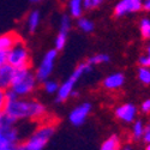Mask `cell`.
<instances>
[{
	"label": "cell",
	"mask_w": 150,
	"mask_h": 150,
	"mask_svg": "<svg viewBox=\"0 0 150 150\" xmlns=\"http://www.w3.org/2000/svg\"><path fill=\"white\" fill-rule=\"evenodd\" d=\"M5 112L16 121L18 120H41L47 115V109L45 105L36 100H28L17 97L7 101Z\"/></svg>",
	"instance_id": "cell-1"
},
{
	"label": "cell",
	"mask_w": 150,
	"mask_h": 150,
	"mask_svg": "<svg viewBox=\"0 0 150 150\" xmlns=\"http://www.w3.org/2000/svg\"><path fill=\"white\" fill-rule=\"evenodd\" d=\"M36 84L37 78L35 73L31 72L30 67L16 69L15 78L12 81L10 90L13 91L17 97H25L36 89Z\"/></svg>",
	"instance_id": "cell-2"
},
{
	"label": "cell",
	"mask_w": 150,
	"mask_h": 150,
	"mask_svg": "<svg viewBox=\"0 0 150 150\" xmlns=\"http://www.w3.org/2000/svg\"><path fill=\"white\" fill-rule=\"evenodd\" d=\"M55 132V126L53 124H43L29 138L21 144L16 145V150H42L45 145L49 142Z\"/></svg>",
	"instance_id": "cell-3"
},
{
	"label": "cell",
	"mask_w": 150,
	"mask_h": 150,
	"mask_svg": "<svg viewBox=\"0 0 150 150\" xmlns=\"http://www.w3.org/2000/svg\"><path fill=\"white\" fill-rule=\"evenodd\" d=\"M91 65L88 61L81 62V64L74 69V71L71 73V76L59 86V90L57 91V101L58 102H64L67 98H70L71 93L74 90V85L81 79L83 74L88 73L91 71Z\"/></svg>",
	"instance_id": "cell-4"
},
{
	"label": "cell",
	"mask_w": 150,
	"mask_h": 150,
	"mask_svg": "<svg viewBox=\"0 0 150 150\" xmlns=\"http://www.w3.org/2000/svg\"><path fill=\"white\" fill-rule=\"evenodd\" d=\"M7 64L15 69H24L30 66L29 51L22 40L17 42L10 51H7Z\"/></svg>",
	"instance_id": "cell-5"
},
{
	"label": "cell",
	"mask_w": 150,
	"mask_h": 150,
	"mask_svg": "<svg viewBox=\"0 0 150 150\" xmlns=\"http://www.w3.org/2000/svg\"><path fill=\"white\" fill-rule=\"evenodd\" d=\"M57 57H58L57 49H51V51H48L45 54L40 66L37 67V70L35 72V76H36L37 81L45 82V81L49 79V76L52 74L53 69H54V62L57 60Z\"/></svg>",
	"instance_id": "cell-6"
},
{
	"label": "cell",
	"mask_w": 150,
	"mask_h": 150,
	"mask_svg": "<svg viewBox=\"0 0 150 150\" xmlns=\"http://www.w3.org/2000/svg\"><path fill=\"white\" fill-rule=\"evenodd\" d=\"M143 8V0H120L114 7L115 17H122L125 15L138 12Z\"/></svg>",
	"instance_id": "cell-7"
},
{
	"label": "cell",
	"mask_w": 150,
	"mask_h": 150,
	"mask_svg": "<svg viewBox=\"0 0 150 150\" xmlns=\"http://www.w3.org/2000/svg\"><path fill=\"white\" fill-rule=\"evenodd\" d=\"M90 112H91V105L89 102L82 103L71 110V113L69 115V120L73 126H81V125L85 122L86 118L90 114Z\"/></svg>",
	"instance_id": "cell-8"
},
{
	"label": "cell",
	"mask_w": 150,
	"mask_h": 150,
	"mask_svg": "<svg viewBox=\"0 0 150 150\" xmlns=\"http://www.w3.org/2000/svg\"><path fill=\"white\" fill-rule=\"evenodd\" d=\"M18 137V131L15 127V125L0 127V149L6 146H16Z\"/></svg>",
	"instance_id": "cell-9"
},
{
	"label": "cell",
	"mask_w": 150,
	"mask_h": 150,
	"mask_svg": "<svg viewBox=\"0 0 150 150\" xmlns=\"http://www.w3.org/2000/svg\"><path fill=\"white\" fill-rule=\"evenodd\" d=\"M115 117L125 122H131L137 115V108L132 103H124L115 108Z\"/></svg>",
	"instance_id": "cell-10"
},
{
	"label": "cell",
	"mask_w": 150,
	"mask_h": 150,
	"mask_svg": "<svg viewBox=\"0 0 150 150\" xmlns=\"http://www.w3.org/2000/svg\"><path fill=\"white\" fill-rule=\"evenodd\" d=\"M15 73H16V69L7 64V62L3 66H0V88L5 90L10 89L12 81L15 78Z\"/></svg>",
	"instance_id": "cell-11"
},
{
	"label": "cell",
	"mask_w": 150,
	"mask_h": 150,
	"mask_svg": "<svg viewBox=\"0 0 150 150\" xmlns=\"http://www.w3.org/2000/svg\"><path fill=\"white\" fill-rule=\"evenodd\" d=\"M124 82H125L124 74L120 73V72H117V73H112V74H109V76H107L103 79L102 84L108 90H117V89L121 88Z\"/></svg>",
	"instance_id": "cell-12"
},
{
	"label": "cell",
	"mask_w": 150,
	"mask_h": 150,
	"mask_svg": "<svg viewBox=\"0 0 150 150\" xmlns=\"http://www.w3.org/2000/svg\"><path fill=\"white\" fill-rule=\"evenodd\" d=\"M19 41L21 37L16 33H6L4 35H0V51L7 52Z\"/></svg>",
	"instance_id": "cell-13"
},
{
	"label": "cell",
	"mask_w": 150,
	"mask_h": 150,
	"mask_svg": "<svg viewBox=\"0 0 150 150\" xmlns=\"http://www.w3.org/2000/svg\"><path fill=\"white\" fill-rule=\"evenodd\" d=\"M84 10L83 0H69V11L70 16L73 18H81Z\"/></svg>",
	"instance_id": "cell-14"
},
{
	"label": "cell",
	"mask_w": 150,
	"mask_h": 150,
	"mask_svg": "<svg viewBox=\"0 0 150 150\" xmlns=\"http://www.w3.org/2000/svg\"><path fill=\"white\" fill-rule=\"evenodd\" d=\"M40 22H41V13L37 10H34L31 11L28 18H27V27H28V30L30 33H34L37 28L40 25Z\"/></svg>",
	"instance_id": "cell-15"
},
{
	"label": "cell",
	"mask_w": 150,
	"mask_h": 150,
	"mask_svg": "<svg viewBox=\"0 0 150 150\" xmlns=\"http://www.w3.org/2000/svg\"><path fill=\"white\" fill-rule=\"evenodd\" d=\"M100 150H120V139L117 134H112L110 137L101 144Z\"/></svg>",
	"instance_id": "cell-16"
},
{
	"label": "cell",
	"mask_w": 150,
	"mask_h": 150,
	"mask_svg": "<svg viewBox=\"0 0 150 150\" xmlns=\"http://www.w3.org/2000/svg\"><path fill=\"white\" fill-rule=\"evenodd\" d=\"M77 24H78V28H79L83 33H86V34L93 33V31H94V28H95L94 23H93L90 19H88V18H82V17L78 18Z\"/></svg>",
	"instance_id": "cell-17"
},
{
	"label": "cell",
	"mask_w": 150,
	"mask_h": 150,
	"mask_svg": "<svg viewBox=\"0 0 150 150\" xmlns=\"http://www.w3.org/2000/svg\"><path fill=\"white\" fill-rule=\"evenodd\" d=\"M86 61H88L91 66H94V65H100V64H106V62L109 61V55L100 53V54H96V55L90 57Z\"/></svg>",
	"instance_id": "cell-18"
},
{
	"label": "cell",
	"mask_w": 150,
	"mask_h": 150,
	"mask_svg": "<svg viewBox=\"0 0 150 150\" xmlns=\"http://www.w3.org/2000/svg\"><path fill=\"white\" fill-rule=\"evenodd\" d=\"M71 29V18L69 15H64L60 19V25H59V33L67 34L70 33Z\"/></svg>",
	"instance_id": "cell-19"
},
{
	"label": "cell",
	"mask_w": 150,
	"mask_h": 150,
	"mask_svg": "<svg viewBox=\"0 0 150 150\" xmlns=\"http://www.w3.org/2000/svg\"><path fill=\"white\" fill-rule=\"evenodd\" d=\"M67 34H64V33H59L55 37V41H54V49H57V51H61V49H64L66 42H67Z\"/></svg>",
	"instance_id": "cell-20"
},
{
	"label": "cell",
	"mask_w": 150,
	"mask_h": 150,
	"mask_svg": "<svg viewBox=\"0 0 150 150\" xmlns=\"http://www.w3.org/2000/svg\"><path fill=\"white\" fill-rule=\"evenodd\" d=\"M59 84L55 82V81H52V79H47L43 82V88H45V91L48 93V94H57V91L59 90Z\"/></svg>",
	"instance_id": "cell-21"
},
{
	"label": "cell",
	"mask_w": 150,
	"mask_h": 150,
	"mask_svg": "<svg viewBox=\"0 0 150 150\" xmlns=\"http://www.w3.org/2000/svg\"><path fill=\"white\" fill-rule=\"evenodd\" d=\"M139 29H141V34L144 39H150V19L148 18H143L139 24Z\"/></svg>",
	"instance_id": "cell-22"
},
{
	"label": "cell",
	"mask_w": 150,
	"mask_h": 150,
	"mask_svg": "<svg viewBox=\"0 0 150 150\" xmlns=\"http://www.w3.org/2000/svg\"><path fill=\"white\" fill-rule=\"evenodd\" d=\"M143 133H144V125L141 120H137L134 121L133 124V127H132V134L136 139L141 138V137H143Z\"/></svg>",
	"instance_id": "cell-23"
},
{
	"label": "cell",
	"mask_w": 150,
	"mask_h": 150,
	"mask_svg": "<svg viewBox=\"0 0 150 150\" xmlns=\"http://www.w3.org/2000/svg\"><path fill=\"white\" fill-rule=\"evenodd\" d=\"M138 78L143 84H150V69L142 66L138 71Z\"/></svg>",
	"instance_id": "cell-24"
},
{
	"label": "cell",
	"mask_w": 150,
	"mask_h": 150,
	"mask_svg": "<svg viewBox=\"0 0 150 150\" xmlns=\"http://www.w3.org/2000/svg\"><path fill=\"white\" fill-rule=\"evenodd\" d=\"M6 103H7V98H6V90L0 88V113H3L5 110V107H6Z\"/></svg>",
	"instance_id": "cell-25"
},
{
	"label": "cell",
	"mask_w": 150,
	"mask_h": 150,
	"mask_svg": "<svg viewBox=\"0 0 150 150\" xmlns=\"http://www.w3.org/2000/svg\"><path fill=\"white\" fill-rule=\"evenodd\" d=\"M103 0H83L84 8H95L98 5H101Z\"/></svg>",
	"instance_id": "cell-26"
},
{
	"label": "cell",
	"mask_w": 150,
	"mask_h": 150,
	"mask_svg": "<svg viewBox=\"0 0 150 150\" xmlns=\"http://www.w3.org/2000/svg\"><path fill=\"white\" fill-rule=\"evenodd\" d=\"M139 64L143 67H150V54L143 55L139 58Z\"/></svg>",
	"instance_id": "cell-27"
},
{
	"label": "cell",
	"mask_w": 150,
	"mask_h": 150,
	"mask_svg": "<svg viewBox=\"0 0 150 150\" xmlns=\"http://www.w3.org/2000/svg\"><path fill=\"white\" fill-rule=\"evenodd\" d=\"M143 138L146 143H150V124L148 126L144 127V133H143Z\"/></svg>",
	"instance_id": "cell-28"
},
{
	"label": "cell",
	"mask_w": 150,
	"mask_h": 150,
	"mask_svg": "<svg viewBox=\"0 0 150 150\" xmlns=\"http://www.w3.org/2000/svg\"><path fill=\"white\" fill-rule=\"evenodd\" d=\"M141 109H142V112H144V113H149L150 112V100H145L141 106Z\"/></svg>",
	"instance_id": "cell-29"
},
{
	"label": "cell",
	"mask_w": 150,
	"mask_h": 150,
	"mask_svg": "<svg viewBox=\"0 0 150 150\" xmlns=\"http://www.w3.org/2000/svg\"><path fill=\"white\" fill-rule=\"evenodd\" d=\"M6 62H7V52L0 51V66H3Z\"/></svg>",
	"instance_id": "cell-30"
},
{
	"label": "cell",
	"mask_w": 150,
	"mask_h": 150,
	"mask_svg": "<svg viewBox=\"0 0 150 150\" xmlns=\"http://www.w3.org/2000/svg\"><path fill=\"white\" fill-rule=\"evenodd\" d=\"M143 7H144V10L150 11V0H144V3H143Z\"/></svg>",
	"instance_id": "cell-31"
},
{
	"label": "cell",
	"mask_w": 150,
	"mask_h": 150,
	"mask_svg": "<svg viewBox=\"0 0 150 150\" xmlns=\"http://www.w3.org/2000/svg\"><path fill=\"white\" fill-rule=\"evenodd\" d=\"M0 150H16V146H6V148H1Z\"/></svg>",
	"instance_id": "cell-32"
},
{
	"label": "cell",
	"mask_w": 150,
	"mask_h": 150,
	"mask_svg": "<svg viewBox=\"0 0 150 150\" xmlns=\"http://www.w3.org/2000/svg\"><path fill=\"white\" fill-rule=\"evenodd\" d=\"M31 3H34V4H36V3H41V1H43V0H30Z\"/></svg>",
	"instance_id": "cell-33"
},
{
	"label": "cell",
	"mask_w": 150,
	"mask_h": 150,
	"mask_svg": "<svg viewBox=\"0 0 150 150\" xmlns=\"http://www.w3.org/2000/svg\"><path fill=\"white\" fill-rule=\"evenodd\" d=\"M121 150H132V149H131V146H125V148H122Z\"/></svg>",
	"instance_id": "cell-34"
},
{
	"label": "cell",
	"mask_w": 150,
	"mask_h": 150,
	"mask_svg": "<svg viewBox=\"0 0 150 150\" xmlns=\"http://www.w3.org/2000/svg\"><path fill=\"white\" fill-rule=\"evenodd\" d=\"M146 52H148V53H146V54H150V45H149V46H148V49H146Z\"/></svg>",
	"instance_id": "cell-35"
},
{
	"label": "cell",
	"mask_w": 150,
	"mask_h": 150,
	"mask_svg": "<svg viewBox=\"0 0 150 150\" xmlns=\"http://www.w3.org/2000/svg\"><path fill=\"white\" fill-rule=\"evenodd\" d=\"M146 150H150V143H148V146H146Z\"/></svg>",
	"instance_id": "cell-36"
}]
</instances>
